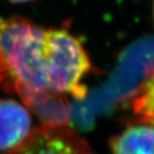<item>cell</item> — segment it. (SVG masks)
<instances>
[{
	"mask_svg": "<svg viewBox=\"0 0 154 154\" xmlns=\"http://www.w3.org/2000/svg\"><path fill=\"white\" fill-rule=\"evenodd\" d=\"M31 131V117L26 106L14 100L0 99V151L16 148Z\"/></svg>",
	"mask_w": 154,
	"mask_h": 154,
	"instance_id": "obj_3",
	"label": "cell"
},
{
	"mask_svg": "<svg viewBox=\"0 0 154 154\" xmlns=\"http://www.w3.org/2000/svg\"><path fill=\"white\" fill-rule=\"evenodd\" d=\"M153 18H154V1H153Z\"/></svg>",
	"mask_w": 154,
	"mask_h": 154,
	"instance_id": "obj_7",
	"label": "cell"
},
{
	"mask_svg": "<svg viewBox=\"0 0 154 154\" xmlns=\"http://www.w3.org/2000/svg\"><path fill=\"white\" fill-rule=\"evenodd\" d=\"M136 107L138 112L141 113L144 118L149 119L147 122L143 123L154 126V72L146 82V86L143 87L141 96L137 101Z\"/></svg>",
	"mask_w": 154,
	"mask_h": 154,
	"instance_id": "obj_5",
	"label": "cell"
},
{
	"mask_svg": "<svg viewBox=\"0 0 154 154\" xmlns=\"http://www.w3.org/2000/svg\"><path fill=\"white\" fill-rule=\"evenodd\" d=\"M11 2L13 3H23V2H28V1H31V0H10Z\"/></svg>",
	"mask_w": 154,
	"mask_h": 154,
	"instance_id": "obj_6",
	"label": "cell"
},
{
	"mask_svg": "<svg viewBox=\"0 0 154 154\" xmlns=\"http://www.w3.org/2000/svg\"><path fill=\"white\" fill-rule=\"evenodd\" d=\"M112 154H154V126L138 123L123 130L111 140Z\"/></svg>",
	"mask_w": 154,
	"mask_h": 154,
	"instance_id": "obj_4",
	"label": "cell"
},
{
	"mask_svg": "<svg viewBox=\"0 0 154 154\" xmlns=\"http://www.w3.org/2000/svg\"><path fill=\"white\" fill-rule=\"evenodd\" d=\"M90 70L88 54L69 31L0 17V88L17 94L42 124L67 125L64 97L86 95Z\"/></svg>",
	"mask_w": 154,
	"mask_h": 154,
	"instance_id": "obj_1",
	"label": "cell"
},
{
	"mask_svg": "<svg viewBox=\"0 0 154 154\" xmlns=\"http://www.w3.org/2000/svg\"><path fill=\"white\" fill-rule=\"evenodd\" d=\"M3 154H94V152L69 125L42 124L32 130L19 146Z\"/></svg>",
	"mask_w": 154,
	"mask_h": 154,
	"instance_id": "obj_2",
	"label": "cell"
}]
</instances>
